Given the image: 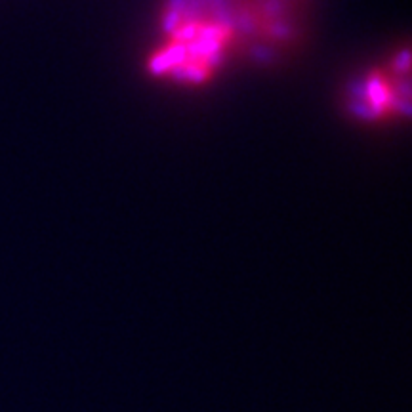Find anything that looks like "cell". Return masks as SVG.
<instances>
[{
    "label": "cell",
    "instance_id": "1",
    "mask_svg": "<svg viewBox=\"0 0 412 412\" xmlns=\"http://www.w3.org/2000/svg\"><path fill=\"white\" fill-rule=\"evenodd\" d=\"M233 42L235 27L216 0H174L147 65L155 77L197 86L224 65Z\"/></svg>",
    "mask_w": 412,
    "mask_h": 412
},
{
    "label": "cell",
    "instance_id": "2",
    "mask_svg": "<svg viewBox=\"0 0 412 412\" xmlns=\"http://www.w3.org/2000/svg\"><path fill=\"white\" fill-rule=\"evenodd\" d=\"M399 75L390 71H378L368 77L365 86L361 90V109H365L371 117H384L387 113L399 111V107H405L399 100Z\"/></svg>",
    "mask_w": 412,
    "mask_h": 412
}]
</instances>
